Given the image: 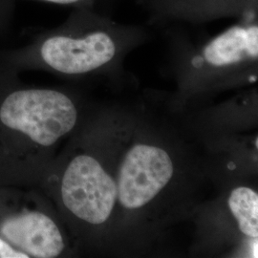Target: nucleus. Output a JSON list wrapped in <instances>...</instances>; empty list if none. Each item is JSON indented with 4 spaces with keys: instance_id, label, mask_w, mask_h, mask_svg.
<instances>
[{
    "instance_id": "4",
    "label": "nucleus",
    "mask_w": 258,
    "mask_h": 258,
    "mask_svg": "<svg viewBox=\"0 0 258 258\" xmlns=\"http://www.w3.org/2000/svg\"><path fill=\"white\" fill-rule=\"evenodd\" d=\"M40 54L47 64L58 72L83 74L111 61L116 54V45L103 32L82 38L56 36L44 41Z\"/></svg>"
},
{
    "instance_id": "1",
    "label": "nucleus",
    "mask_w": 258,
    "mask_h": 258,
    "mask_svg": "<svg viewBox=\"0 0 258 258\" xmlns=\"http://www.w3.org/2000/svg\"><path fill=\"white\" fill-rule=\"evenodd\" d=\"M72 101L62 93L47 89L11 94L0 108V120L10 128L26 134L35 143L50 147L77 122Z\"/></svg>"
},
{
    "instance_id": "8",
    "label": "nucleus",
    "mask_w": 258,
    "mask_h": 258,
    "mask_svg": "<svg viewBox=\"0 0 258 258\" xmlns=\"http://www.w3.org/2000/svg\"><path fill=\"white\" fill-rule=\"evenodd\" d=\"M29 255L13 249L8 243L0 238V258H28Z\"/></svg>"
},
{
    "instance_id": "6",
    "label": "nucleus",
    "mask_w": 258,
    "mask_h": 258,
    "mask_svg": "<svg viewBox=\"0 0 258 258\" xmlns=\"http://www.w3.org/2000/svg\"><path fill=\"white\" fill-rule=\"evenodd\" d=\"M258 55V27H232L215 37L204 50L205 59L213 66L237 63Z\"/></svg>"
},
{
    "instance_id": "9",
    "label": "nucleus",
    "mask_w": 258,
    "mask_h": 258,
    "mask_svg": "<svg viewBox=\"0 0 258 258\" xmlns=\"http://www.w3.org/2000/svg\"><path fill=\"white\" fill-rule=\"evenodd\" d=\"M48 2H52V3H56V4H71V3H75L81 0H45Z\"/></svg>"
},
{
    "instance_id": "3",
    "label": "nucleus",
    "mask_w": 258,
    "mask_h": 258,
    "mask_svg": "<svg viewBox=\"0 0 258 258\" xmlns=\"http://www.w3.org/2000/svg\"><path fill=\"white\" fill-rule=\"evenodd\" d=\"M171 157L164 148L136 144L129 148L120 164L117 179L118 201L129 211L150 203L173 176Z\"/></svg>"
},
{
    "instance_id": "2",
    "label": "nucleus",
    "mask_w": 258,
    "mask_h": 258,
    "mask_svg": "<svg viewBox=\"0 0 258 258\" xmlns=\"http://www.w3.org/2000/svg\"><path fill=\"white\" fill-rule=\"evenodd\" d=\"M61 197L75 216L101 225L110 218L118 201L117 183L96 158L79 155L65 170Z\"/></svg>"
},
{
    "instance_id": "7",
    "label": "nucleus",
    "mask_w": 258,
    "mask_h": 258,
    "mask_svg": "<svg viewBox=\"0 0 258 258\" xmlns=\"http://www.w3.org/2000/svg\"><path fill=\"white\" fill-rule=\"evenodd\" d=\"M229 208L242 233L250 238L258 237V195L248 186L233 188L229 196Z\"/></svg>"
},
{
    "instance_id": "5",
    "label": "nucleus",
    "mask_w": 258,
    "mask_h": 258,
    "mask_svg": "<svg viewBox=\"0 0 258 258\" xmlns=\"http://www.w3.org/2000/svg\"><path fill=\"white\" fill-rule=\"evenodd\" d=\"M1 233L29 257H56L64 249L62 235L55 222L40 212L10 218L3 223Z\"/></svg>"
}]
</instances>
